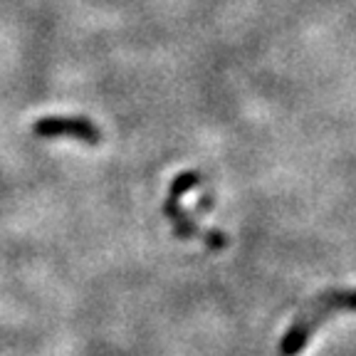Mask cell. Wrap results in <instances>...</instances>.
<instances>
[{
    "instance_id": "1",
    "label": "cell",
    "mask_w": 356,
    "mask_h": 356,
    "mask_svg": "<svg viewBox=\"0 0 356 356\" xmlns=\"http://www.w3.org/2000/svg\"><path fill=\"white\" fill-rule=\"evenodd\" d=\"M337 312H356V289H327L309 300L280 341V356H297L319 327Z\"/></svg>"
},
{
    "instance_id": "2",
    "label": "cell",
    "mask_w": 356,
    "mask_h": 356,
    "mask_svg": "<svg viewBox=\"0 0 356 356\" xmlns=\"http://www.w3.org/2000/svg\"><path fill=\"white\" fill-rule=\"evenodd\" d=\"M33 134L40 139H57V136H72L89 146H97L102 141V131L97 124L87 117H44L35 122Z\"/></svg>"
},
{
    "instance_id": "3",
    "label": "cell",
    "mask_w": 356,
    "mask_h": 356,
    "mask_svg": "<svg viewBox=\"0 0 356 356\" xmlns=\"http://www.w3.org/2000/svg\"><path fill=\"white\" fill-rule=\"evenodd\" d=\"M163 213H166V218H171L178 238L188 240L191 235L198 233V222H195L193 218H188V213L181 208V200L178 198H171V195H168L166 203H163Z\"/></svg>"
},
{
    "instance_id": "4",
    "label": "cell",
    "mask_w": 356,
    "mask_h": 356,
    "mask_svg": "<svg viewBox=\"0 0 356 356\" xmlns=\"http://www.w3.org/2000/svg\"><path fill=\"white\" fill-rule=\"evenodd\" d=\"M200 181H203V178H200V173H193V171L181 173V176H176V181L171 184V193H168V195H171V198L181 200V195H184L188 188H195Z\"/></svg>"
},
{
    "instance_id": "5",
    "label": "cell",
    "mask_w": 356,
    "mask_h": 356,
    "mask_svg": "<svg viewBox=\"0 0 356 356\" xmlns=\"http://www.w3.org/2000/svg\"><path fill=\"white\" fill-rule=\"evenodd\" d=\"M208 245H211V248H222V245H225V235L222 233H208Z\"/></svg>"
},
{
    "instance_id": "6",
    "label": "cell",
    "mask_w": 356,
    "mask_h": 356,
    "mask_svg": "<svg viewBox=\"0 0 356 356\" xmlns=\"http://www.w3.org/2000/svg\"><path fill=\"white\" fill-rule=\"evenodd\" d=\"M213 208V195H203L200 203H195V213H203V211H211Z\"/></svg>"
}]
</instances>
